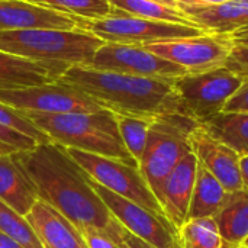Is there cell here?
<instances>
[{"label":"cell","instance_id":"1","mask_svg":"<svg viewBox=\"0 0 248 248\" xmlns=\"http://www.w3.org/2000/svg\"><path fill=\"white\" fill-rule=\"evenodd\" d=\"M33 180L39 198L68 218L78 231L93 228L106 232L122 247L125 228L110 214L90 183V176L58 144H39L16 153Z\"/></svg>","mask_w":248,"mask_h":248},{"label":"cell","instance_id":"2","mask_svg":"<svg viewBox=\"0 0 248 248\" xmlns=\"http://www.w3.org/2000/svg\"><path fill=\"white\" fill-rule=\"evenodd\" d=\"M57 80L86 93L115 115L153 121L169 115L187 116L174 80L100 71L86 65H71Z\"/></svg>","mask_w":248,"mask_h":248},{"label":"cell","instance_id":"3","mask_svg":"<svg viewBox=\"0 0 248 248\" xmlns=\"http://www.w3.org/2000/svg\"><path fill=\"white\" fill-rule=\"evenodd\" d=\"M23 113L54 144L140 167L122 141L116 115L108 109L92 113Z\"/></svg>","mask_w":248,"mask_h":248},{"label":"cell","instance_id":"4","mask_svg":"<svg viewBox=\"0 0 248 248\" xmlns=\"http://www.w3.org/2000/svg\"><path fill=\"white\" fill-rule=\"evenodd\" d=\"M105 42L89 31L26 29L0 31V51L42 62L87 65Z\"/></svg>","mask_w":248,"mask_h":248},{"label":"cell","instance_id":"5","mask_svg":"<svg viewBox=\"0 0 248 248\" xmlns=\"http://www.w3.org/2000/svg\"><path fill=\"white\" fill-rule=\"evenodd\" d=\"M198 124L185 115L161 116L151 124L140 170L155 198L171 170L192 153L189 135Z\"/></svg>","mask_w":248,"mask_h":248},{"label":"cell","instance_id":"6","mask_svg":"<svg viewBox=\"0 0 248 248\" xmlns=\"http://www.w3.org/2000/svg\"><path fill=\"white\" fill-rule=\"evenodd\" d=\"M77 26L92 32L103 42L141 45V46L157 41L189 38V36L205 33V31L192 25L142 19L113 7L106 17H100V19L78 17Z\"/></svg>","mask_w":248,"mask_h":248},{"label":"cell","instance_id":"7","mask_svg":"<svg viewBox=\"0 0 248 248\" xmlns=\"http://www.w3.org/2000/svg\"><path fill=\"white\" fill-rule=\"evenodd\" d=\"M65 148V147H64ZM71 158L99 185L108 190L151 211L158 217H164L163 208L142 176L140 167L131 166L121 160L84 153L74 148H65ZM167 219V218H166Z\"/></svg>","mask_w":248,"mask_h":248},{"label":"cell","instance_id":"8","mask_svg":"<svg viewBox=\"0 0 248 248\" xmlns=\"http://www.w3.org/2000/svg\"><path fill=\"white\" fill-rule=\"evenodd\" d=\"M244 83L225 67L198 74H185L174 80L176 92L189 118L202 124L221 113L230 97Z\"/></svg>","mask_w":248,"mask_h":248},{"label":"cell","instance_id":"9","mask_svg":"<svg viewBox=\"0 0 248 248\" xmlns=\"http://www.w3.org/2000/svg\"><path fill=\"white\" fill-rule=\"evenodd\" d=\"M232 45L228 33L205 32L189 38L157 41L142 46L183 67L187 74H198L224 67Z\"/></svg>","mask_w":248,"mask_h":248},{"label":"cell","instance_id":"10","mask_svg":"<svg viewBox=\"0 0 248 248\" xmlns=\"http://www.w3.org/2000/svg\"><path fill=\"white\" fill-rule=\"evenodd\" d=\"M0 102L23 112L92 113L100 108L86 93L60 80L20 89L0 90Z\"/></svg>","mask_w":248,"mask_h":248},{"label":"cell","instance_id":"11","mask_svg":"<svg viewBox=\"0 0 248 248\" xmlns=\"http://www.w3.org/2000/svg\"><path fill=\"white\" fill-rule=\"evenodd\" d=\"M90 183L118 222L153 248H180L177 230L163 217L108 190L90 177Z\"/></svg>","mask_w":248,"mask_h":248},{"label":"cell","instance_id":"12","mask_svg":"<svg viewBox=\"0 0 248 248\" xmlns=\"http://www.w3.org/2000/svg\"><path fill=\"white\" fill-rule=\"evenodd\" d=\"M86 67L100 71L164 80H176L187 74L183 67L147 51L141 45L113 42H105Z\"/></svg>","mask_w":248,"mask_h":248},{"label":"cell","instance_id":"13","mask_svg":"<svg viewBox=\"0 0 248 248\" xmlns=\"http://www.w3.org/2000/svg\"><path fill=\"white\" fill-rule=\"evenodd\" d=\"M189 141L198 163L215 176L228 192L243 189L240 155L234 150L214 138L201 124L190 131Z\"/></svg>","mask_w":248,"mask_h":248},{"label":"cell","instance_id":"14","mask_svg":"<svg viewBox=\"0 0 248 248\" xmlns=\"http://www.w3.org/2000/svg\"><path fill=\"white\" fill-rule=\"evenodd\" d=\"M198 160L193 153L187 154L171 170L161 185L157 199L167 221L177 230L189 219V206L196 179Z\"/></svg>","mask_w":248,"mask_h":248},{"label":"cell","instance_id":"15","mask_svg":"<svg viewBox=\"0 0 248 248\" xmlns=\"http://www.w3.org/2000/svg\"><path fill=\"white\" fill-rule=\"evenodd\" d=\"M25 218L44 248H89L78 228L41 198Z\"/></svg>","mask_w":248,"mask_h":248},{"label":"cell","instance_id":"16","mask_svg":"<svg viewBox=\"0 0 248 248\" xmlns=\"http://www.w3.org/2000/svg\"><path fill=\"white\" fill-rule=\"evenodd\" d=\"M78 17L26 1L0 0V31L76 29Z\"/></svg>","mask_w":248,"mask_h":248},{"label":"cell","instance_id":"17","mask_svg":"<svg viewBox=\"0 0 248 248\" xmlns=\"http://www.w3.org/2000/svg\"><path fill=\"white\" fill-rule=\"evenodd\" d=\"M185 16L205 32L232 33L248 26V0H230L211 6L179 3Z\"/></svg>","mask_w":248,"mask_h":248},{"label":"cell","instance_id":"18","mask_svg":"<svg viewBox=\"0 0 248 248\" xmlns=\"http://www.w3.org/2000/svg\"><path fill=\"white\" fill-rule=\"evenodd\" d=\"M70 65L32 61L0 51V90L39 86L55 81Z\"/></svg>","mask_w":248,"mask_h":248},{"label":"cell","instance_id":"19","mask_svg":"<svg viewBox=\"0 0 248 248\" xmlns=\"http://www.w3.org/2000/svg\"><path fill=\"white\" fill-rule=\"evenodd\" d=\"M39 199L38 189L17 158V154L0 155V201L20 215H26Z\"/></svg>","mask_w":248,"mask_h":248},{"label":"cell","instance_id":"20","mask_svg":"<svg viewBox=\"0 0 248 248\" xmlns=\"http://www.w3.org/2000/svg\"><path fill=\"white\" fill-rule=\"evenodd\" d=\"M214 219L222 237V248L243 246L248 237V189L228 192L222 209Z\"/></svg>","mask_w":248,"mask_h":248},{"label":"cell","instance_id":"21","mask_svg":"<svg viewBox=\"0 0 248 248\" xmlns=\"http://www.w3.org/2000/svg\"><path fill=\"white\" fill-rule=\"evenodd\" d=\"M228 190L222 183L198 163L193 193L189 206V219L215 218L222 209Z\"/></svg>","mask_w":248,"mask_h":248},{"label":"cell","instance_id":"22","mask_svg":"<svg viewBox=\"0 0 248 248\" xmlns=\"http://www.w3.org/2000/svg\"><path fill=\"white\" fill-rule=\"evenodd\" d=\"M201 125L240 157L248 155V113L221 112Z\"/></svg>","mask_w":248,"mask_h":248},{"label":"cell","instance_id":"23","mask_svg":"<svg viewBox=\"0 0 248 248\" xmlns=\"http://www.w3.org/2000/svg\"><path fill=\"white\" fill-rule=\"evenodd\" d=\"M108 1L113 9H119L137 17L163 20V22L180 23V25H192V22L185 16V13L180 9L161 4L155 0H108Z\"/></svg>","mask_w":248,"mask_h":248},{"label":"cell","instance_id":"24","mask_svg":"<svg viewBox=\"0 0 248 248\" xmlns=\"http://www.w3.org/2000/svg\"><path fill=\"white\" fill-rule=\"evenodd\" d=\"M180 248H222V237L214 218L187 219L179 230Z\"/></svg>","mask_w":248,"mask_h":248},{"label":"cell","instance_id":"25","mask_svg":"<svg viewBox=\"0 0 248 248\" xmlns=\"http://www.w3.org/2000/svg\"><path fill=\"white\" fill-rule=\"evenodd\" d=\"M80 19L106 17L112 6L108 0H26Z\"/></svg>","mask_w":248,"mask_h":248},{"label":"cell","instance_id":"26","mask_svg":"<svg viewBox=\"0 0 248 248\" xmlns=\"http://www.w3.org/2000/svg\"><path fill=\"white\" fill-rule=\"evenodd\" d=\"M116 121H118L119 132H121V137H122V141H124L126 150L129 151V154L134 157V160L140 166V161H141L144 150H145L150 126L155 119L153 121V119L116 115Z\"/></svg>","mask_w":248,"mask_h":248},{"label":"cell","instance_id":"27","mask_svg":"<svg viewBox=\"0 0 248 248\" xmlns=\"http://www.w3.org/2000/svg\"><path fill=\"white\" fill-rule=\"evenodd\" d=\"M0 232L23 248H44L26 218L0 201Z\"/></svg>","mask_w":248,"mask_h":248},{"label":"cell","instance_id":"28","mask_svg":"<svg viewBox=\"0 0 248 248\" xmlns=\"http://www.w3.org/2000/svg\"><path fill=\"white\" fill-rule=\"evenodd\" d=\"M0 124L32 138L38 144H49L51 142L49 137L46 134H44L22 110L15 109L1 102H0Z\"/></svg>","mask_w":248,"mask_h":248},{"label":"cell","instance_id":"29","mask_svg":"<svg viewBox=\"0 0 248 248\" xmlns=\"http://www.w3.org/2000/svg\"><path fill=\"white\" fill-rule=\"evenodd\" d=\"M36 145L39 144L32 138L0 124V150L3 151V154H13L19 151L32 150Z\"/></svg>","mask_w":248,"mask_h":248},{"label":"cell","instance_id":"30","mask_svg":"<svg viewBox=\"0 0 248 248\" xmlns=\"http://www.w3.org/2000/svg\"><path fill=\"white\" fill-rule=\"evenodd\" d=\"M224 67L243 80H248V45H232Z\"/></svg>","mask_w":248,"mask_h":248},{"label":"cell","instance_id":"31","mask_svg":"<svg viewBox=\"0 0 248 248\" xmlns=\"http://www.w3.org/2000/svg\"><path fill=\"white\" fill-rule=\"evenodd\" d=\"M80 232L89 248H118L113 240L103 231L93 230V228H83L80 230Z\"/></svg>","mask_w":248,"mask_h":248},{"label":"cell","instance_id":"32","mask_svg":"<svg viewBox=\"0 0 248 248\" xmlns=\"http://www.w3.org/2000/svg\"><path fill=\"white\" fill-rule=\"evenodd\" d=\"M222 112H238V113H248V80L240 86V89L230 97L225 103Z\"/></svg>","mask_w":248,"mask_h":248},{"label":"cell","instance_id":"33","mask_svg":"<svg viewBox=\"0 0 248 248\" xmlns=\"http://www.w3.org/2000/svg\"><path fill=\"white\" fill-rule=\"evenodd\" d=\"M234 45H248V26L238 29L232 33H228Z\"/></svg>","mask_w":248,"mask_h":248},{"label":"cell","instance_id":"34","mask_svg":"<svg viewBox=\"0 0 248 248\" xmlns=\"http://www.w3.org/2000/svg\"><path fill=\"white\" fill-rule=\"evenodd\" d=\"M240 171H241L243 187L248 189V155L240 157Z\"/></svg>","mask_w":248,"mask_h":248},{"label":"cell","instance_id":"35","mask_svg":"<svg viewBox=\"0 0 248 248\" xmlns=\"http://www.w3.org/2000/svg\"><path fill=\"white\" fill-rule=\"evenodd\" d=\"M224 1H230V0H183L179 3L183 4H192V6H211V4H219Z\"/></svg>","mask_w":248,"mask_h":248},{"label":"cell","instance_id":"36","mask_svg":"<svg viewBox=\"0 0 248 248\" xmlns=\"http://www.w3.org/2000/svg\"><path fill=\"white\" fill-rule=\"evenodd\" d=\"M0 248H23L20 244H17L16 241H13L10 237L4 235L3 232H0Z\"/></svg>","mask_w":248,"mask_h":248},{"label":"cell","instance_id":"37","mask_svg":"<svg viewBox=\"0 0 248 248\" xmlns=\"http://www.w3.org/2000/svg\"><path fill=\"white\" fill-rule=\"evenodd\" d=\"M155 1H158V3H161V4H166V6H170V7L179 9V3H177L176 0H155Z\"/></svg>","mask_w":248,"mask_h":248},{"label":"cell","instance_id":"38","mask_svg":"<svg viewBox=\"0 0 248 248\" xmlns=\"http://www.w3.org/2000/svg\"><path fill=\"white\" fill-rule=\"evenodd\" d=\"M243 246H244V247H248V237H247V238H246V241L243 243Z\"/></svg>","mask_w":248,"mask_h":248},{"label":"cell","instance_id":"39","mask_svg":"<svg viewBox=\"0 0 248 248\" xmlns=\"http://www.w3.org/2000/svg\"><path fill=\"white\" fill-rule=\"evenodd\" d=\"M235 248H248V247H244V246H240V247H235Z\"/></svg>","mask_w":248,"mask_h":248},{"label":"cell","instance_id":"40","mask_svg":"<svg viewBox=\"0 0 248 248\" xmlns=\"http://www.w3.org/2000/svg\"><path fill=\"white\" fill-rule=\"evenodd\" d=\"M176 1H177V3H179V1H183V0H176Z\"/></svg>","mask_w":248,"mask_h":248},{"label":"cell","instance_id":"41","mask_svg":"<svg viewBox=\"0 0 248 248\" xmlns=\"http://www.w3.org/2000/svg\"><path fill=\"white\" fill-rule=\"evenodd\" d=\"M1 154H3V151H1V150H0V155H1Z\"/></svg>","mask_w":248,"mask_h":248}]
</instances>
